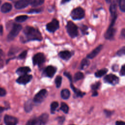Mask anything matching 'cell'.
<instances>
[{
    "instance_id": "cell-1",
    "label": "cell",
    "mask_w": 125,
    "mask_h": 125,
    "mask_svg": "<svg viewBox=\"0 0 125 125\" xmlns=\"http://www.w3.org/2000/svg\"><path fill=\"white\" fill-rule=\"evenodd\" d=\"M23 36L21 37V42H25L31 41H41L42 37L41 32L37 29L30 26H26L23 30Z\"/></svg>"
},
{
    "instance_id": "cell-2",
    "label": "cell",
    "mask_w": 125,
    "mask_h": 125,
    "mask_svg": "<svg viewBox=\"0 0 125 125\" xmlns=\"http://www.w3.org/2000/svg\"><path fill=\"white\" fill-rule=\"evenodd\" d=\"M22 29V26L19 24L14 23L12 28L7 36V40L11 41L14 40L15 37L19 34V32Z\"/></svg>"
},
{
    "instance_id": "cell-3",
    "label": "cell",
    "mask_w": 125,
    "mask_h": 125,
    "mask_svg": "<svg viewBox=\"0 0 125 125\" xmlns=\"http://www.w3.org/2000/svg\"><path fill=\"white\" fill-rule=\"evenodd\" d=\"M66 30L68 35L71 38H75L78 35V27L71 21H68L66 25Z\"/></svg>"
},
{
    "instance_id": "cell-4",
    "label": "cell",
    "mask_w": 125,
    "mask_h": 125,
    "mask_svg": "<svg viewBox=\"0 0 125 125\" xmlns=\"http://www.w3.org/2000/svg\"><path fill=\"white\" fill-rule=\"evenodd\" d=\"M85 15L84 11L81 7H77L74 9L71 13V17L74 20H81L83 19Z\"/></svg>"
},
{
    "instance_id": "cell-5",
    "label": "cell",
    "mask_w": 125,
    "mask_h": 125,
    "mask_svg": "<svg viewBox=\"0 0 125 125\" xmlns=\"http://www.w3.org/2000/svg\"><path fill=\"white\" fill-rule=\"evenodd\" d=\"M46 93L47 91L45 89H43L41 90L34 96L33 99V102L37 104H40L42 103L46 95Z\"/></svg>"
},
{
    "instance_id": "cell-6",
    "label": "cell",
    "mask_w": 125,
    "mask_h": 125,
    "mask_svg": "<svg viewBox=\"0 0 125 125\" xmlns=\"http://www.w3.org/2000/svg\"><path fill=\"white\" fill-rule=\"evenodd\" d=\"M59 28V21L56 19H53L52 21L46 24V29L50 32H54Z\"/></svg>"
},
{
    "instance_id": "cell-7",
    "label": "cell",
    "mask_w": 125,
    "mask_h": 125,
    "mask_svg": "<svg viewBox=\"0 0 125 125\" xmlns=\"http://www.w3.org/2000/svg\"><path fill=\"white\" fill-rule=\"evenodd\" d=\"M104 80L105 83L111 84L112 85H115L119 82V78L116 75L110 74L105 76L104 77Z\"/></svg>"
},
{
    "instance_id": "cell-8",
    "label": "cell",
    "mask_w": 125,
    "mask_h": 125,
    "mask_svg": "<svg viewBox=\"0 0 125 125\" xmlns=\"http://www.w3.org/2000/svg\"><path fill=\"white\" fill-rule=\"evenodd\" d=\"M45 57L43 54L38 53L33 58V63L34 65H41L45 61Z\"/></svg>"
},
{
    "instance_id": "cell-9",
    "label": "cell",
    "mask_w": 125,
    "mask_h": 125,
    "mask_svg": "<svg viewBox=\"0 0 125 125\" xmlns=\"http://www.w3.org/2000/svg\"><path fill=\"white\" fill-rule=\"evenodd\" d=\"M32 79V76L28 74H25L20 76L16 80L17 83L21 84H26L28 83Z\"/></svg>"
},
{
    "instance_id": "cell-10",
    "label": "cell",
    "mask_w": 125,
    "mask_h": 125,
    "mask_svg": "<svg viewBox=\"0 0 125 125\" xmlns=\"http://www.w3.org/2000/svg\"><path fill=\"white\" fill-rule=\"evenodd\" d=\"M4 122L6 125H16L18 123V119L15 117L6 115L4 117Z\"/></svg>"
},
{
    "instance_id": "cell-11",
    "label": "cell",
    "mask_w": 125,
    "mask_h": 125,
    "mask_svg": "<svg viewBox=\"0 0 125 125\" xmlns=\"http://www.w3.org/2000/svg\"><path fill=\"white\" fill-rule=\"evenodd\" d=\"M56 71V69L53 66L49 65L47 66L43 72V74L47 77L52 78L54 75Z\"/></svg>"
},
{
    "instance_id": "cell-12",
    "label": "cell",
    "mask_w": 125,
    "mask_h": 125,
    "mask_svg": "<svg viewBox=\"0 0 125 125\" xmlns=\"http://www.w3.org/2000/svg\"><path fill=\"white\" fill-rule=\"evenodd\" d=\"M113 26H114L109 25L108 28L104 34V37L105 39L110 40L114 37L115 33V29L113 28Z\"/></svg>"
},
{
    "instance_id": "cell-13",
    "label": "cell",
    "mask_w": 125,
    "mask_h": 125,
    "mask_svg": "<svg viewBox=\"0 0 125 125\" xmlns=\"http://www.w3.org/2000/svg\"><path fill=\"white\" fill-rule=\"evenodd\" d=\"M29 5L28 0H19L15 4V7L17 9H21L26 7Z\"/></svg>"
},
{
    "instance_id": "cell-14",
    "label": "cell",
    "mask_w": 125,
    "mask_h": 125,
    "mask_svg": "<svg viewBox=\"0 0 125 125\" xmlns=\"http://www.w3.org/2000/svg\"><path fill=\"white\" fill-rule=\"evenodd\" d=\"M102 48H103L102 45H99L87 55V58L88 59H93L95 58L99 54V53L102 50Z\"/></svg>"
},
{
    "instance_id": "cell-15",
    "label": "cell",
    "mask_w": 125,
    "mask_h": 125,
    "mask_svg": "<svg viewBox=\"0 0 125 125\" xmlns=\"http://www.w3.org/2000/svg\"><path fill=\"white\" fill-rule=\"evenodd\" d=\"M25 125H43L42 121L41 120L40 118L39 117L38 118H33L29 120Z\"/></svg>"
},
{
    "instance_id": "cell-16",
    "label": "cell",
    "mask_w": 125,
    "mask_h": 125,
    "mask_svg": "<svg viewBox=\"0 0 125 125\" xmlns=\"http://www.w3.org/2000/svg\"><path fill=\"white\" fill-rule=\"evenodd\" d=\"M31 69L29 67L27 66H24V67H21L17 69L16 70V73L20 76L23 75L25 74H27L28 72H30Z\"/></svg>"
},
{
    "instance_id": "cell-17",
    "label": "cell",
    "mask_w": 125,
    "mask_h": 125,
    "mask_svg": "<svg viewBox=\"0 0 125 125\" xmlns=\"http://www.w3.org/2000/svg\"><path fill=\"white\" fill-rule=\"evenodd\" d=\"M12 8V6L11 4L8 2H5L3 3L1 6L0 10L1 12L3 13H6L10 12Z\"/></svg>"
},
{
    "instance_id": "cell-18",
    "label": "cell",
    "mask_w": 125,
    "mask_h": 125,
    "mask_svg": "<svg viewBox=\"0 0 125 125\" xmlns=\"http://www.w3.org/2000/svg\"><path fill=\"white\" fill-rule=\"evenodd\" d=\"M59 55L60 57L62 59L67 61L71 58V54L69 51L65 50V51H62L60 52L59 53Z\"/></svg>"
},
{
    "instance_id": "cell-19",
    "label": "cell",
    "mask_w": 125,
    "mask_h": 125,
    "mask_svg": "<svg viewBox=\"0 0 125 125\" xmlns=\"http://www.w3.org/2000/svg\"><path fill=\"white\" fill-rule=\"evenodd\" d=\"M118 3V0H114L110 4L109 11L111 14V16H114L116 14V9H117V5Z\"/></svg>"
},
{
    "instance_id": "cell-20",
    "label": "cell",
    "mask_w": 125,
    "mask_h": 125,
    "mask_svg": "<svg viewBox=\"0 0 125 125\" xmlns=\"http://www.w3.org/2000/svg\"><path fill=\"white\" fill-rule=\"evenodd\" d=\"M33 107V102L30 99L27 100L25 102L24 105V110L26 112H30L32 110Z\"/></svg>"
},
{
    "instance_id": "cell-21",
    "label": "cell",
    "mask_w": 125,
    "mask_h": 125,
    "mask_svg": "<svg viewBox=\"0 0 125 125\" xmlns=\"http://www.w3.org/2000/svg\"><path fill=\"white\" fill-rule=\"evenodd\" d=\"M29 4L33 7H36L43 3L44 0H28Z\"/></svg>"
},
{
    "instance_id": "cell-22",
    "label": "cell",
    "mask_w": 125,
    "mask_h": 125,
    "mask_svg": "<svg viewBox=\"0 0 125 125\" xmlns=\"http://www.w3.org/2000/svg\"><path fill=\"white\" fill-rule=\"evenodd\" d=\"M61 97L64 100L68 99L70 96V92L68 89H63L61 91Z\"/></svg>"
},
{
    "instance_id": "cell-23",
    "label": "cell",
    "mask_w": 125,
    "mask_h": 125,
    "mask_svg": "<svg viewBox=\"0 0 125 125\" xmlns=\"http://www.w3.org/2000/svg\"><path fill=\"white\" fill-rule=\"evenodd\" d=\"M70 86L71 89H72V90L73 91V92L75 93V95L77 96V97H83V96L85 94V93H83L82 92H81L80 90L78 89L77 88H76L72 83L70 84Z\"/></svg>"
},
{
    "instance_id": "cell-24",
    "label": "cell",
    "mask_w": 125,
    "mask_h": 125,
    "mask_svg": "<svg viewBox=\"0 0 125 125\" xmlns=\"http://www.w3.org/2000/svg\"><path fill=\"white\" fill-rule=\"evenodd\" d=\"M107 69L106 68H104V69H102L97 71L95 73V75L96 77L100 78V77H101L103 76L104 75L107 73Z\"/></svg>"
},
{
    "instance_id": "cell-25",
    "label": "cell",
    "mask_w": 125,
    "mask_h": 125,
    "mask_svg": "<svg viewBox=\"0 0 125 125\" xmlns=\"http://www.w3.org/2000/svg\"><path fill=\"white\" fill-rule=\"evenodd\" d=\"M5 55L4 52L2 49H0V69L2 68L4 66V61Z\"/></svg>"
},
{
    "instance_id": "cell-26",
    "label": "cell",
    "mask_w": 125,
    "mask_h": 125,
    "mask_svg": "<svg viewBox=\"0 0 125 125\" xmlns=\"http://www.w3.org/2000/svg\"><path fill=\"white\" fill-rule=\"evenodd\" d=\"M28 19V16L26 15H21L15 18V21L17 22H21L26 21Z\"/></svg>"
},
{
    "instance_id": "cell-27",
    "label": "cell",
    "mask_w": 125,
    "mask_h": 125,
    "mask_svg": "<svg viewBox=\"0 0 125 125\" xmlns=\"http://www.w3.org/2000/svg\"><path fill=\"white\" fill-rule=\"evenodd\" d=\"M59 104L57 102H53L50 104V111L53 114L55 111L56 108L58 107Z\"/></svg>"
},
{
    "instance_id": "cell-28",
    "label": "cell",
    "mask_w": 125,
    "mask_h": 125,
    "mask_svg": "<svg viewBox=\"0 0 125 125\" xmlns=\"http://www.w3.org/2000/svg\"><path fill=\"white\" fill-rule=\"evenodd\" d=\"M89 63V61L86 59H83V60H82L81 64H80V68L81 69H83L85 67H86Z\"/></svg>"
},
{
    "instance_id": "cell-29",
    "label": "cell",
    "mask_w": 125,
    "mask_h": 125,
    "mask_svg": "<svg viewBox=\"0 0 125 125\" xmlns=\"http://www.w3.org/2000/svg\"><path fill=\"white\" fill-rule=\"evenodd\" d=\"M60 109L65 113H67L69 110V107L67 104L64 103H62L61 104Z\"/></svg>"
},
{
    "instance_id": "cell-30",
    "label": "cell",
    "mask_w": 125,
    "mask_h": 125,
    "mask_svg": "<svg viewBox=\"0 0 125 125\" xmlns=\"http://www.w3.org/2000/svg\"><path fill=\"white\" fill-rule=\"evenodd\" d=\"M83 77H84V75L83 73L81 72H78L75 74L74 79V81L76 82L77 81L82 79L83 78Z\"/></svg>"
},
{
    "instance_id": "cell-31",
    "label": "cell",
    "mask_w": 125,
    "mask_h": 125,
    "mask_svg": "<svg viewBox=\"0 0 125 125\" xmlns=\"http://www.w3.org/2000/svg\"><path fill=\"white\" fill-rule=\"evenodd\" d=\"M118 3L120 10L124 12L125 11V0H118Z\"/></svg>"
},
{
    "instance_id": "cell-32",
    "label": "cell",
    "mask_w": 125,
    "mask_h": 125,
    "mask_svg": "<svg viewBox=\"0 0 125 125\" xmlns=\"http://www.w3.org/2000/svg\"><path fill=\"white\" fill-rule=\"evenodd\" d=\"M62 78L61 76H57L56 77L55 80V83L56 84V86L57 88H59L62 83Z\"/></svg>"
},
{
    "instance_id": "cell-33",
    "label": "cell",
    "mask_w": 125,
    "mask_h": 125,
    "mask_svg": "<svg viewBox=\"0 0 125 125\" xmlns=\"http://www.w3.org/2000/svg\"><path fill=\"white\" fill-rule=\"evenodd\" d=\"M125 54V47L123 46L117 52V55L119 56H122Z\"/></svg>"
},
{
    "instance_id": "cell-34",
    "label": "cell",
    "mask_w": 125,
    "mask_h": 125,
    "mask_svg": "<svg viewBox=\"0 0 125 125\" xmlns=\"http://www.w3.org/2000/svg\"><path fill=\"white\" fill-rule=\"evenodd\" d=\"M100 85H101V83L100 82H97V83L92 84L91 86V88L92 90H96L99 88Z\"/></svg>"
},
{
    "instance_id": "cell-35",
    "label": "cell",
    "mask_w": 125,
    "mask_h": 125,
    "mask_svg": "<svg viewBox=\"0 0 125 125\" xmlns=\"http://www.w3.org/2000/svg\"><path fill=\"white\" fill-rule=\"evenodd\" d=\"M56 120H57L58 124H59L60 125H62L65 120V118L64 116H59L57 118Z\"/></svg>"
},
{
    "instance_id": "cell-36",
    "label": "cell",
    "mask_w": 125,
    "mask_h": 125,
    "mask_svg": "<svg viewBox=\"0 0 125 125\" xmlns=\"http://www.w3.org/2000/svg\"><path fill=\"white\" fill-rule=\"evenodd\" d=\"M27 55V51L24 50L23 52H22L18 56V58L20 59H24Z\"/></svg>"
},
{
    "instance_id": "cell-37",
    "label": "cell",
    "mask_w": 125,
    "mask_h": 125,
    "mask_svg": "<svg viewBox=\"0 0 125 125\" xmlns=\"http://www.w3.org/2000/svg\"><path fill=\"white\" fill-rule=\"evenodd\" d=\"M87 27L86 25H83L82 26H81V30L82 31V32L83 34H85L86 33H87Z\"/></svg>"
},
{
    "instance_id": "cell-38",
    "label": "cell",
    "mask_w": 125,
    "mask_h": 125,
    "mask_svg": "<svg viewBox=\"0 0 125 125\" xmlns=\"http://www.w3.org/2000/svg\"><path fill=\"white\" fill-rule=\"evenodd\" d=\"M42 9H31L28 13H39L41 11H42Z\"/></svg>"
},
{
    "instance_id": "cell-39",
    "label": "cell",
    "mask_w": 125,
    "mask_h": 125,
    "mask_svg": "<svg viewBox=\"0 0 125 125\" xmlns=\"http://www.w3.org/2000/svg\"><path fill=\"white\" fill-rule=\"evenodd\" d=\"M63 74H64V75L65 76H66V77L69 80V81H70L71 82H72V77H71V74H70L69 73H68V72H64V73H63Z\"/></svg>"
},
{
    "instance_id": "cell-40",
    "label": "cell",
    "mask_w": 125,
    "mask_h": 125,
    "mask_svg": "<svg viewBox=\"0 0 125 125\" xmlns=\"http://www.w3.org/2000/svg\"><path fill=\"white\" fill-rule=\"evenodd\" d=\"M125 64L123 65L122 67H121V69L120 70V74L121 76H124L125 74Z\"/></svg>"
},
{
    "instance_id": "cell-41",
    "label": "cell",
    "mask_w": 125,
    "mask_h": 125,
    "mask_svg": "<svg viewBox=\"0 0 125 125\" xmlns=\"http://www.w3.org/2000/svg\"><path fill=\"white\" fill-rule=\"evenodd\" d=\"M6 91L3 88L0 87V96H4L6 95Z\"/></svg>"
},
{
    "instance_id": "cell-42",
    "label": "cell",
    "mask_w": 125,
    "mask_h": 125,
    "mask_svg": "<svg viewBox=\"0 0 125 125\" xmlns=\"http://www.w3.org/2000/svg\"><path fill=\"white\" fill-rule=\"evenodd\" d=\"M104 112L107 117H110L111 116V115L112 114V112H111L109 110H104Z\"/></svg>"
},
{
    "instance_id": "cell-43",
    "label": "cell",
    "mask_w": 125,
    "mask_h": 125,
    "mask_svg": "<svg viewBox=\"0 0 125 125\" xmlns=\"http://www.w3.org/2000/svg\"><path fill=\"white\" fill-rule=\"evenodd\" d=\"M116 125H125V123L123 121H116Z\"/></svg>"
},
{
    "instance_id": "cell-44",
    "label": "cell",
    "mask_w": 125,
    "mask_h": 125,
    "mask_svg": "<svg viewBox=\"0 0 125 125\" xmlns=\"http://www.w3.org/2000/svg\"><path fill=\"white\" fill-rule=\"evenodd\" d=\"M121 37H123V38H125V29L124 28H123L121 31Z\"/></svg>"
},
{
    "instance_id": "cell-45",
    "label": "cell",
    "mask_w": 125,
    "mask_h": 125,
    "mask_svg": "<svg viewBox=\"0 0 125 125\" xmlns=\"http://www.w3.org/2000/svg\"><path fill=\"white\" fill-rule=\"evenodd\" d=\"M3 33V27L1 25H0V35H1Z\"/></svg>"
},
{
    "instance_id": "cell-46",
    "label": "cell",
    "mask_w": 125,
    "mask_h": 125,
    "mask_svg": "<svg viewBox=\"0 0 125 125\" xmlns=\"http://www.w3.org/2000/svg\"><path fill=\"white\" fill-rule=\"evenodd\" d=\"M98 92L95 91H94V92L93 93L92 96H94H94H97L98 95Z\"/></svg>"
},
{
    "instance_id": "cell-47",
    "label": "cell",
    "mask_w": 125,
    "mask_h": 125,
    "mask_svg": "<svg viewBox=\"0 0 125 125\" xmlns=\"http://www.w3.org/2000/svg\"><path fill=\"white\" fill-rule=\"evenodd\" d=\"M5 108L3 107H2V106H0V112H2L3 111H4V110H5Z\"/></svg>"
},
{
    "instance_id": "cell-48",
    "label": "cell",
    "mask_w": 125,
    "mask_h": 125,
    "mask_svg": "<svg viewBox=\"0 0 125 125\" xmlns=\"http://www.w3.org/2000/svg\"><path fill=\"white\" fill-rule=\"evenodd\" d=\"M70 0H62V3H65L66 2H68Z\"/></svg>"
},
{
    "instance_id": "cell-49",
    "label": "cell",
    "mask_w": 125,
    "mask_h": 125,
    "mask_svg": "<svg viewBox=\"0 0 125 125\" xmlns=\"http://www.w3.org/2000/svg\"><path fill=\"white\" fill-rule=\"evenodd\" d=\"M111 0H105L106 2H107V3H110L111 2Z\"/></svg>"
},
{
    "instance_id": "cell-50",
    "label": "cell",
    "mask_w": 125,
    "mask_h": 125,
    "mask_svg": "<svg viewBox=\"0 0 125 125\" xmlns=\"http://www.w3.org/2000/svg\"><path fill=\"white\" fill-rule=\"evenodd\" d=\"M1 115H0V120H1Z\"/></svg>"
},
{
    "instance_id": "cell-51",
    "label": "cell",
    "mask_w": 125,
    "mask_h": 125,
    "mask_svg": "<svg viewBox=\"0 0 125 125\" xmlns=\"http://www.w3.org/2000/svg\"><path fill=\"white\" fill-rule=\"evenodd\" d=\"M1 0H0V5H1Z\"/></svg>"
},
{
    "instance_id": "cell-52",
    "label": "cell",
    "mask_w": 125,
    "mask_h": 125,
    "mask_svg": "<svg viewBox=\"0 0 125 125\" xmlns=\"http://www.w3.org/2000/svg\"></svg>"
}]
</instances>
